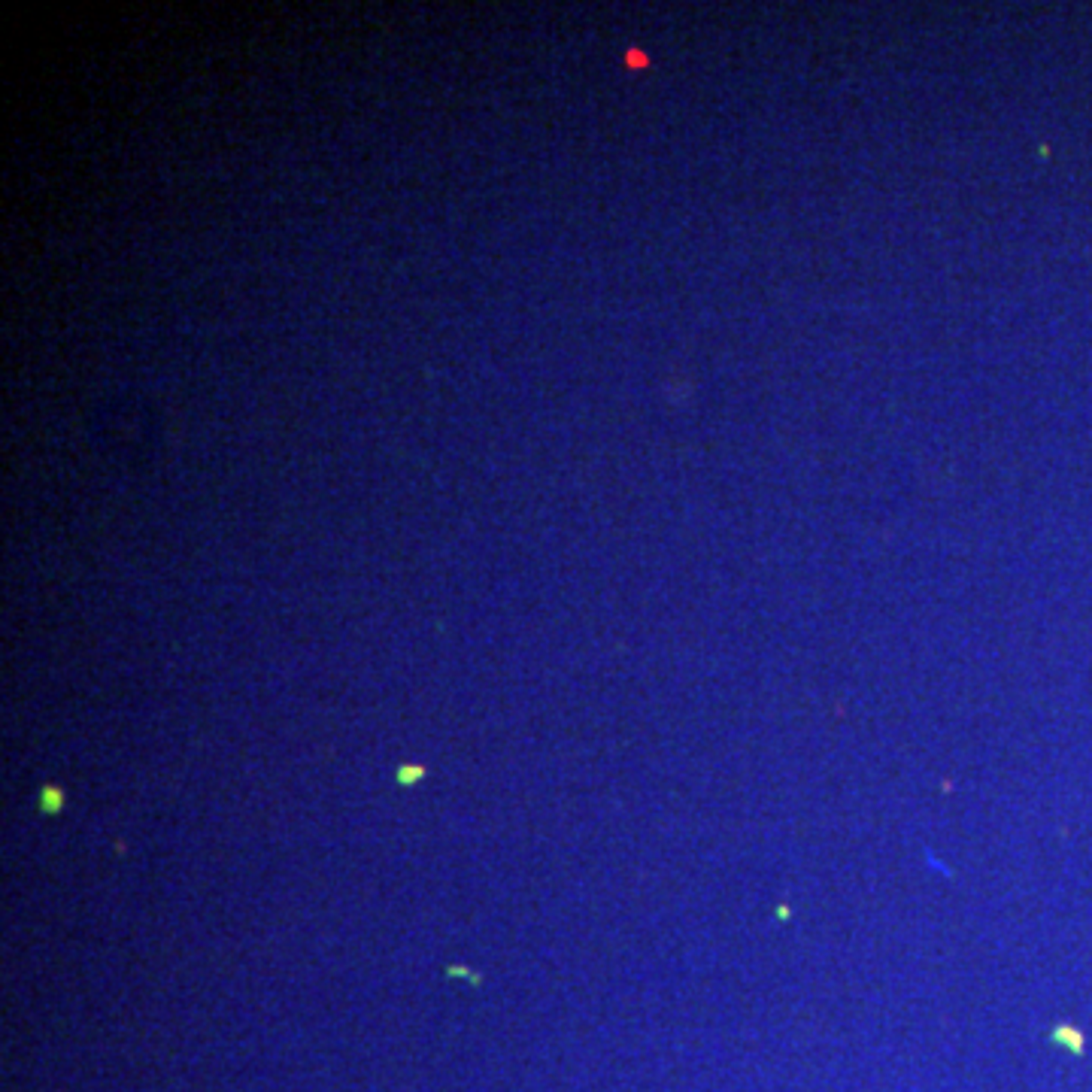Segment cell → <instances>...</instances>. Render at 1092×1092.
Listing matches in <instances>:
<instances>
[{
  "label": "cell",
  "instance_id": "cell-1",
  "mask_svg": "<svg viewBox=\"0 0 1092 1092\" xmlns=\"http://www.w3.org/2000/svg\"><path fill=\"white\" fill-rule=\"evenodd\" d=\"M61 808H64V789L52 786V783L43 786V792H39V813H43V817H58Z\"/></svg>",
  "mask_w": 1092,
  "mask_h": 1092
},
{
  "label": "cell",
  "instance_id": "cell-2",
  "mask_svg": "<svg viewBox=\"0 0 1092 1092\" xmlns=\"http://www.w3.org/2000/svg\"><path fill=\"white\" fill-rule=\"evenodd\" d=\"M425 774H428L425 764H416V762H413V764H401V768H397V783H401V786H413L416 780H422Z\"/></svg>",
  "mask_w": 1092,
  "mask_h": 1092
}]
</instances>
